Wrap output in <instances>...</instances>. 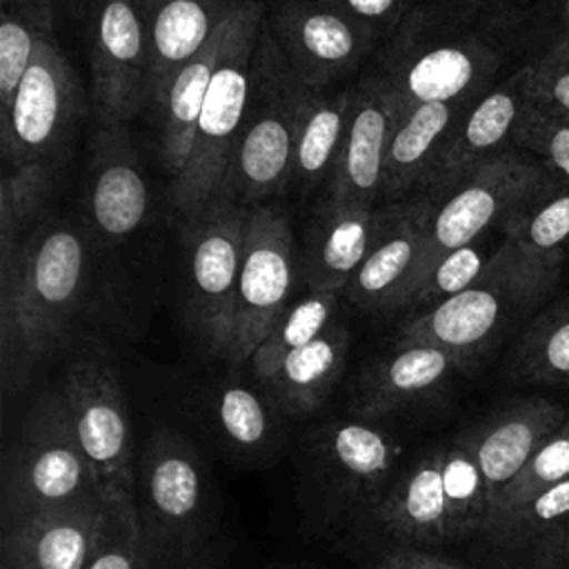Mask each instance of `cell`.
<instances>
[{"label":"cell","mask_w":569,"mask_h":569,"mask_svg":"<svg viewBox=\"0 0 569 569\" xmlns=\"http://www.w3.org/2000/svg\"><path fill=\"white\" fill-rule=\"evenodd\" d=\"M547 176L549 171L536 158L511 149L476 169L445 196H438L427 222L420 258L402 289L398 309L407 307L440 258L498 229Z\"/></svg>","instance_id":"10"},{"label":"cell","mask_w":569,"mask_h":569,"mask_svg":"<svg viewBox=\"0 0 569 569\" xmlns=\"http://www.w3.org/2000/svg\"><path fill=\"white\" fill-rule=\"evenodd\" d=\"M569 478V418L560 431H556L518 471V476L507 485V489L498 496L493 507L489 509L487 522L496 516H502L545 489ZM485 522V525H487Z\"/></svg>","instance_id":"38"},{"label":"cell","mask_w":569,"mask_h":569,"mask_svg":"<svg viewBox=\"0 0 569 569\" xmlns=\"http://www.w3.org/2000/svg\"><path fill=\"white\" fill-rule=\"evenodd\" d=\"M569 411L542 396L511 400L469 427L473 453L485 476L489 509L527 460L567 422Z\"/></svg>","instance_id":"20"},{"label":"cell","mask_w":569,"mask_h":569,"mask_svg":"<svg viewBox=\"0 0 569 569\" xmlns=\"http://www.w3.org/2000/svg\"><path fill=\"white\" fill-rule=\"evenodd\" d=\"M87 569H153L140 538V527L107 509Z\"/></svg>","instance_id":"41"},{"label":"cell","mask_w":569,"mask_h":569,"mask_svg":"<svg viewBox=\"0 0 569 569\" xmlns=\"http://www.w3.org/2000/svg\"><path fill=\"white\" fill-rule=\"evenodd\" d=\"M380 207L338 204L325 200L302 253V276L309 291L342 293L365 262L378 231Z\"/></svg>","instance_id":"25"},{"label":"cell","mask_w":569,"mask_h":569,"mask_svg":"<svg viewBox=\"0 0 569 569\" xmlns=\"http://www.w3.org/2000/svg\"><path fill=\"white\" fill-rule=\"evenodd\" d=\"M67 2V7H69V11L76 16V18H87V13H89V9H91V4L96 2V0H64Z\"/></svg>","instance_id":"49"},{"label":"cell","mask_w":569,"mask_h":569,"mask_svg":"<svg viewBox=\"0 0 569 569\" xmlns=\"http://www.w3.org/2000/svg\"><path fill=\"white\" fill-rule=\"evenodd\" d=\"M293 287V233L273 207L249 209L236 296L229 362L251 360L276 320L289 307Z\"/></svg>","instance_id":"14"},{"label":"cell","mask_w":569,"mask_h":569,"mask_svg":"<svg viewBox=\"0 0 569 569\" xmlns=\"http://www.w3.org/2000/svg\"><path fill=\"white\" fill-rule=\"evenodd\" d=\"M525 22L529 60L545 56H569V0H533Z\"/></svg>","instance_id":"43"},{"label":"cell","mask_w":569,"mask_h":569,"mask_svg":"<svg viewBox=\"0 0 569 569\" xmlns=\"http://www.w3.org/2000/svg\"><path fill=\"white\" fill-rule=\"evenodd\" d=\"M284 60L309 89H327L351 73L378 36L318 0H280L267 18Z\"/></svg>","instance_id":"15"},{"label":"cell","mask_w":569,"mask_h":569,"mask_svg":"<svg viewBox=\"0 0 569 569\" xmlns=\"http://www.w3.org/2000/svg\"><path fill=\"white\" fill-rule=\"evenodd\" d=\"M447 442L422 449L402 467L371 522L396 545L429 547L449 542V513L442 480Z\"/></svg>","instance_id":"24"},{"label":"cell","mask_w":569,"mask_h":569,"mask_svg":"<svg viewBox=\"0 0 569 569\" xmlns=\"http://www.w3.org/2000/svg\"><path fill=\"white\" fill-rule=\"evenodd\" d=\"M244 0H162L149 18L151 104L158 107L173 76L213 38Z\"/></svg>","instance_id":"27"},{"label":"cell","mask_w":569,"mask_h":569,"mask_svg":"<svg viewBox=\"0 0 569 569\" xmlns=\"http://www.w3.org/2000/svg\"><path fill=\"white\" fill-rule=\"evenodd\" d=\"M198 411L211 440L233 460H271L284 442L287 413L258 382L224 378L204 391Z\"/></svg>","instance_id":"23"},{"label":"cell","mask_w":569,"mask_h":569,"mask_svg":"<svg viewBox=\"0 0 569 569\" xmlns=\"http://www.w3.org/2000/svg\"><path fill=\"white\" fill-rule=\"evenodd\" d=\"M371 569H382V567H380V565H376V567H371Z\"/></svg>","instance_id":"52"},{"label":"cell","mask_w":569,"mask_h":569,"mask_svg":"<svg viewBox=\"0 0 569 569\" xmlns=\"http://www.w3.org/2000/svg\"><path fill=\"white\" fill-rule=\"evenodd\" d=\"M84 20L93 116L100 127L127 124L151 102L149 16L136 0H96Z\"/></svg>","instance_id":"12"},{"label":"cell","mask_w":569,"mask_h":569,"mask_svg":"<svg viewBox=\"0 0 569 569\" xmlns=\"http://www.w3.org/2000/svg\"><path fill=\"white\" fill-rule=\"evenodd\" d=\"M229 18L218 27L213 38L204 44V49L198 51V56H193L173 76L160 104L156 107L160 111V120H162V133H160L162 162H164L167 171L171 173V180L176 176H180L189 162L202 102L207 98L211 78L218 69L220 53L224 47V33H227Z\"/></svg>","instance_id":"29"},{"label":"cell","mask_w":569,"mask_h":569,"mask_svg":"<svg viewBox=\"0 0 569 569\" xmlns=\"http://www.w3.org/2000/svg\"><path fill=\"white\" fill-rule=\"evenodd\" d=\"M382 569H465L456 562H449L436 553L425 551L422 547L393 545L378 562Z\"/></svg>","instance_id":"45"},{"label":"cell","mask_w":569,"mask_h":569,"mask_svg":"<svg viewBox=\"0 0 569 569\" xmlns=\"http://www.w3.org/2000/svg\"><path fill=\"white\" fill-rule=\"evenodd\" d=\"M267 9L244 0L229 18L224 47L196 127L187 167L171 180V202L187 218L200 213L220 191L251 93V64Z\"/></svg>","instance_id":"7"},{"label":"cell","mask_w":569,"mask_h":569,"mask_svg":"<svg viewBox=\"0 0 569 569\" xmlns=\"http://www.w3.org/2000/svg\"><path fill=\"white\" fill-rule=\"evenodd\" d=\"M438 196L422 191L380 207L376 240L345 287L349 302L367 311H396L402 289L420 258L427 222Z\"/></svg>","instance_id":"19"},{"label":"cell","mask_w":569,"mask_h":569,"mask_svg":"<svg viewBox=\"0 0 569 569\" xmlns=\"http://www.w3.org/2000/svg\"><path fill=\"white\" fill-rule=\"evenodd\" d=\"M136 516L153 569H178L218 536V493L196 445L158 422L136 458Z\"/></svg>","instance_id":"2"},{"label":"cell","mask_w":569,"mask_h":569,"mask_svg":"<svg viewBox=\"0 0 569 569\" xmlns=\"http://www.w3.org/2000/svg\"><path fill=\"white\" fill-rule=\"evenodd\" d=\"M138 4H140V9L151 18V13L158 9V4L162 2V0H136Z\"/></svg>","instance_id":"50"},{"label":"cell","mask_w":569,"mask_h":569,"mask_svg":"<svg viewBox=\"0 0 569 569\" xmlns=\"http://www.w3.org/2000/svg\"><path fill=\"white\" fill-rule=\"evenodd\" d=\"M500 229L522 258L560 273L569 258V182L549 173L502 220Z\"/></svg>","instance_id":"30"},{"label":"cell","mask_w":569,"mask_h":569,"mask_svg":"<svg viewBox=\"0 0 569 569\" xmlns=\"http://www.w3.org/2000/svg\"><path fill=\"white\" fill-rule=\"evenodd\" d=\"M87 207L102 238L122 240L147 218L149 191L124 124L100 127L91 142Z\"/></svg>","instance_id":"22"},{"label":"cell","mask_w":569,"mask_h":569,"mask_svg":"<svg viewBox=\"0 0 569 569\" xmlns=\"http://www.w3.org/2000/svg\"><path fill=\"white\" fill-rule=\"evenodd\" d=\"M522 569H533V567H522Z\"/></svg>","instance_id":"53"},{"label":"cell","mask_w":569,"mask_h":569,"mask_svg":"<svg viewBox=\"0 0 569 569\" xmlns=\"http://www.w3.org/2000/svg\"><path fill=\"white\" fill-rule=\"evenodd\" d=\"M307 96L309 87L284 60L264 16L251 64L249 104L216 202L267 204L271 196L289 184Z\"/></svg>","instance_id":"4"},{"label":"cell","mask_w":569,"mask_h":569,"mask_svg":"<svg viewBox=\"0 0 569 569\" xmlns=\"http://www.w3.org/2000/svg\"><path fill=\"white\" fill-rule=\"evenodd\" d=\"M507 44L465 24L433 22L418 16L402 31L378 71L400 102V116L420 102H467L498 80Z\"/></svg>","instance_id":"8"},{"label":"cell","mask_w":569,"mask_h":569,"mask_svg":"<svg viewBox=\"0 0 569 569\" xmlns=\"http://www.w3.org/2000/svg\"><path fill=\"white\" fill-rule=\"evenodd\" d=\"M567 527L569 478L545 489L520 507L491 518L482 529V538L502 553L525 556L533 569H549Z\"/></svg>","instance_id":"31"},{"label":"cell","mask_w":569,"mask_h":569,"mask_svg":"<svg viewBox=\"0 0 569 569\" xmlns=\"http://www.w3.org/2000/svg\"><path fill=\"white\" fill-rule=\"evenodd\" d=\"M402 440L378 420L331 418L305 438L309 473L338 520L373 516L402 471Z\"/></svg>","instance_id":"9"},{"label":"cell","mask_w":569,"mask_h":569,"mask_svg":"<svg viewBox=\"0 0 569 569\" xmlns=\"http://www.w3.org/2000/svg\"><path fill=\"white\" fill-rule=\"evenodd\" d=\"M84 113L82 87L51 36H42L18 87L11 113L0 124L7 167L56 160Z\"/></svg>","instance_id":"13"},{"label":"cell","mask_w":569,"mask_h":569,"mask_svg":"<svg viewBox=\"0 0 569 569\" xmlns=\"http://www.w3.org/2000/svg\"><path fill=\"white\" fill-rule=\"evenodd\" d=\"M87 282V249L76 227L47 222L0 262V349L4 393L69 345Z\"/></svg>","instance_id":"1"},{"label":"cell","mask_w":569,"mask_h":569,"mask_svg":"<svg viewBox=\"0 0 569 569\" xmlns=\"http://www.w3.org/2000/svg\"><path fill=\"white\" fill-rule=\"evenodd\" d=\"M104 507L129 525L136 516V445L118 369L98 340H80L58 385Z\"/></svg>","instance_id":"5"},{"label":"cell","mask_w":569,"mask_h":569,"mask_svg":"<svg viewBox=\"0 0 569 569\" xmlns=\"http://www.w3.org/2000/svg\"><path fill=\"white\" fill-rule=\"evenodd\" d=\"M549 569H569V527L565 529L558 547H556V553L551 558V565Z\"/></svg>","instance_id":"48"},{"label":"cell","mask_w":569,"mask_h":569,"mask_svg":"<svg viewBox=\"0 0 569 569\" xmlns=\"http://www.w3.org/2000/svg\"><path fill=\"white\" fill-rule=\"evenodd\" d=\"M53 182V160L7 167L0 184V262L22 244L24 229L47 202Z\"/></svg>","instance_id":"36"},{"label":"cell","mask_w":569,"mask_h":569,"mask_svg":"<svg viewBox=\"0 0 569 569\" xmlns=\"http://www.w3.org/2000/svg\"><path fill=\"white\" fill-rule=\"evenodd\" d=\"M400 120V102L380 73L353 89L349 127L331 169L327 198L338 204L376 207L382 196V169L391 136Z\"/></svg>","instance_id":"16"},{"label":"cell","mask_w":569,"mask_h":569,"mask_svg":"<svg viewBox=\"0 0 569 569\" xmlns=\"http://www.w3.org/2000/svg\"><path fill=\"white\" fill-rule=\"evenodd\" d=\"M356 24L373 31L378 38L398 29L409 0H318Z\"/></svg>","instance_id":"44"},{"label":"cell","mask_w":569,"mask_h":569,"mask_svg":"<svg viewBox=\"0 0 569 569\" xmlns=\"http://www.w3.org/2000/svg\"><path fill=\"white\" fill-rule=\"evenodd\" d=\"M527 104L547 113L569 116V56H545L522 62Z\"/></svg>","instance_id":"42"},{"label":"cell","mask_w":569,"mask_h":569,"mask_svg":"<svg viewBox=\"0 0 569 569\" xmlns=\"http://www.w3.org/2000/svg\"><path fill=\"white\" fill-rule=\"evenodd\" d=\"M0 11V124H4L40 38L51 33L20 11Z\"/></svg>","instance_id":"39"},{"label":"cell","mask_w":569,"mask_h":569,"mask_svg":"<svg viewBox=\"0 0 569 569\" xmlns=\"http://www.w3.org/2000/svg\"><path fill=\"white\" fill-rule=\"evenodd\" d=\"M349 351V331L333 320L318 338L291 351L258 385L287 416H307L325 405L336 389Z\"/></svg>","instance_id":"28"},{"label":"cell","mask_w":569,"mask_h":569,"mask_svg":"<svg viewBox=\"0 0 569 569\" xmlns=\"http://www.w3.org/2000/svg\"><path fill=\"white\" fill-rule=\"evenodd\" d=\"M0 498L2 525L53 507L102 500L58 387L38 393L4 449Z\"/></svg>","instance_id":"6"},{"label":"cell","mask_w":569,"mask_h":569,"mask_svg":"<svg viewBox=\"0 0 569 569\" xmlns=\"http://www.w3.org/2000/svg\"><path fill=\"white\" fill-rule=\"evenodd\" d=\"M476 100L420 102L400 116L385 156L380 196L385 204L422 193L451 131Z\"/></svg>","instance_id":"26"},{"label":"cell","mask_w":569,"mask_h":569,"mask_svg":"<svg viewBox=\"0 0 569 569\" xmlns=\"http://www.w3.org/2000/svg\"><path fill=\"white\" fill-rule=\"evenodd\" d=\"M107 507H53L2 525V569H87Z\"/></svg>","instance_id":"21"},{"label":"cell","mask_w":569,"mask_h":569,"mask_svg":"<svg viewBox=\"0 0 569 569\" xmlns=\"http://www.w3.org/2000/svg\"><path fill=\"white\" fill-rule=\"evenodd\" d=\"M522 64L489 87L458 120L425 189L445 196L489 160L516 149V129L527 109Z\"/></svg>","instance_id":"18"},{"label":"cell","mask_w":569,"mask_h":569,"mask_svg":"<svg viewBox=\"0 0 569 569\" xmlns=\"http://www.w3.org/2000/svg\"><path fill=\"white\" fill-rule=\"evenodd\" d=\"M338 298V293L309 291L282 311L249 360L256 382L264 380L291 351L318 338L333 322Z\"/></svg>","instance_id":"35"},{"label":"cell","mask_w":569,"mask_h":569,"mask_svg":"<svg viewBox=\"0 0 569 569\" xmlns=\"http://www.w3.org/2000/svg\"><path fill=\"white\" fill-rule=\"evenodd\" d=\"M513 144L536 158L553 178L569 182V116L547 113L527 104Z\"/></svg>","instance_id":"40"},{"label":"cell","mask_w":569,"mask_h":569,"mask_svg":"<svg viewBox=\"0 0 569 569\" xmlns=\"http://www.w3.org/2000/svg\"><path fill=\"white\" fill-rule=\"evenodd\" d=\"M560 273L522 258L505 238L480 278L398 327L396 342H422L451 353L469 371L518 322L533 318L558 284Z\"/></svg>","instance_id":"3"},{"label":"cell","mask_w":569,"mask_h":569,"mask_svg":"<svg viewBox=\"0 0 569 569\" xmlns=\"http://www.w3.org/2000/svg\"><path fill=\"white\" fill-rule=\"evenodd\" d=\"M471 2H485V0H471ZM507 2H513V4H527V7H529L533 0H507Z\"/></svg>","instance_id":"51"},{"label":"cell","mask_w":569,"mask_h":569,"mask_svg":"<svg viewBox=\"0 0 569 569\" xmlns=\"http://www.w3.org/2000/svg\"><path fill=\"white\" fill-rule=\"evenodd\" d=\"M178 569H222V547H220V542L216 540L198 558L189 560L187 565H182Z\"/></svg>","instance_id":"47"},{"label":"cell","mask_w":569,"mask_h":569,"mask_svg":"<svg viewBox=\"0 0 569 569\" xmlns=\"http://www.w3.org/2000/svg\"><path fill=\"white\" fill-rule=\"evenodd\" d=\"M442 480L449 513V542L482 536L489 516V493L473 453L469 427L447 440Z\"/></svg>","instance_id":"34"},{"label":"cell","mask_w":569,"mask_h":569,"mask_svg":"<svg viewBox=\"0 0 569 569\" xmlns=\"http://www.w3.org/2000/svg\"><path fill=\"white\" fill-rule=\"evenodd\" d=\"M505 371L518 385L569 382V291L529 318Z\"/></svg>","instance_id":"33"},{"label":"cell","mask_w":569,"mask_h":569,"mask_svg":"<svg viewBox=\"0 0 569 569\" xmlns=\"http://www.w3.org/2000/svg\"><path fill=\"white\" fill-rule=\"evenodd\" d=\"M0 9L20 11L53 33V0H0Z\"/></svg>","instance_id":"46"},{"label":"cell","mask_w":569,"mask_h":569,"mask_svg":"<svg viewBox=\"0 0 569 569\" xmlns=\"http://www.w3.org/2000/svg\"><path fill=\"white\" fill-rule=\"evenodd\" d=\"M351 104L353 89H309L298 122L289 182L309 187L333 169L349 127Z\"/></svg>","instance_id":"32"},{"label":"cell","mask_w":569,"mask_h":569,"mask_svg":"<svg viewBox=\"0 0 569 569\" xmlns=\"http://www.w3.org/2000/svg\"><path fill=\"white\" fill-rule=\"evenodd\" d=\"M462 365L447 351L422 342H393L358 376L349 413L382 422L389 416L427 407L445 396Z\"/></svg>","instance_id":"17"},{"label":"cell","mask_w":569,"mask_h":569,"mask_svg":"<svg viewBox=\"0 0 569 569\" xmlns=\"http://www.w3.org/2000/svg\"><path fill=\"white\" fill-rule=\"evenodd\" d=\"M502 242V229H491L485 236L476 238L473 242H467L453 251H449L445 258L436 262V267L429 271V276L422 280V284L413 291L407 307L409 311H422L440 300H447L465 289H469L480 273L487 269L489 260L498 251Z\"/></svg>","instance_id":"37"},{"label":"cell","mask_w":569,"mask_h":569,"mask_svg":"<svg viewBox=\"0 0 569 569\" xmlns=\"http://www.w3.org/2000/svg\"><path fill=\"white\" fill-rule=\"evenodd\" d=\"M251 207L209 202L189 218L187 316L202 345L229 358L244 227Z\"/></svg>","instance_id":"11"}]
</instances>
